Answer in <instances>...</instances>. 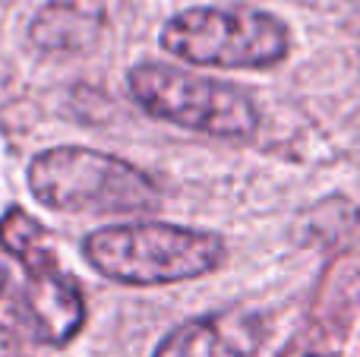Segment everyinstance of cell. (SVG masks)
<instances>
[{
    "label": "cell",
    "instance_id": "cell-3",
    "mask_svg": "<svg viewBox=\"0 0 360 357\" xmlns=\"http://www.w3.org/2000/svg\"><path fill=\"white\" fill-rule=\"evenodd\" d=\"M288 44V25L262 10L190 6L162 29V48L199 67L266 70L285 60Z\"/></svg>",
    "mask_w": 360,
    "mask_h": 357
},
{
    "label": "cell",
    "instance_id": "cell-8",
    "mask_svg": "<svg viewBox=\"0 0 360 357\" xmlns=\"http://www.w3.org/2000/svg\"><path fill=\"white\" fill-rule=\"evenodd\" d=\"M6 282H10V275H6V266L0 263V294L6 291Z\"/></svg>",
    "mask_w": 360,
    "mask_h": 357
},
{
    "label": "cell",
    "instance_id": "cell-6",
    "mask_svg": "<svg viewBox=\"0 0 360 357\" xmlns=\"http://www.w3.org/2000/svg\"><path fill=\"white\" fill-rule=\"evenodd\" d=\"M266 339L262 316L250 310H221L180 323L152 357H253Z\"/></svg>",
    "mask_w": 360,
    "mask_h": 357
},
{
    "label": "cell",
    "instance_id": "cell-1",
    "mask_svg": "<svg viewBox=\"0 0 360 357\" xmlns=\"http://www.w3.org/2000/svg\"><path fill=\"white\" fill-rule=\"evenodd\" d=\"M82 253L111 282L171 285L215 272L224 263V240L196 228L133 221L92 231L82 240Z\"/></svg>",
    "mask_w": 360,
    "mask_h": 357
},
{
    "label": "cell",
    "instance_id": "cell-5",
    "mask_svg": "<svg viewBox=\"0 0 360 357\" xmlns=\"http://www.w3.org/2000/svg\"><path fill=\"white\" fill-rule=\"evenodd\" d=\"M0 247L16 257L29 275L22 294L25 326L44 345H67L86 323V301L76 278L63 272L44 244V228L22 209H10L0 219Z\"/></svg>",
    "mask_w": 360,
    "mask_h": 357
},
{
    "label": "cell",
    "instance_id": "cell-2",
    "mask_svg": "<svg viewBox=\"0 0 360 357\" xmlns=\"http://www.w3.org/2000/svg\"><path fill=\"white\" fill-rule=\"evenodd\" d=\"M29 190L60 212H149L162 200L149 174L82 145H57L32 158Z\"/></svg>",
    "mask_w": 360,
    "mask_h": 357
},
{
    "label": "cell",
    "instance_id": "cell-4",
    "mask_svg": "<svg viewBox=\"0 0 360 357\" xmlns=\"http://www.w3.org/2000/svg\"><path fill=\"white\" fill-rule=\"evenodd\" d=\"M127 86L146 114L184 130L237 139L259 126V111L243 89L168 63H136L127 73Z\"/></svg>",
    "mask_w": 360,
    "mask_h": 357
},
{
    "label": "cell",
    "instance_id": "cell-7",
    "mask_svg": "<svg viewBox=\"0 0 360 357\" xmlns=\"http://www.w3.org/2000/svg\"><path fill=\"white\" fill-rule=\"evenodd\" d=\"M82 16L70 6H48L38 13V19L32 22V41L41 48H76L79 38L76 32L82 29Z\"/></svg>",
    "mask_w": 360,
    "mask_h": 357
}]
</instances>
